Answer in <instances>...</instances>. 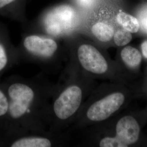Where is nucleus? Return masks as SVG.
<instances>
[{"mask_svg": "<svg viewBox=\"0 0 147 147\" xmlns=\"http://www.w3.org/2000/svg\"><path fill=\"white\" fill-rule=\"evenodd\" d=\"M0 83L9 101L7 124L0 139L24 132L49 131L50 105L56 83L42 71L30 78L12 75Z\"/></svg>", "mask_w": 147, "mask_h": 147, "instance_id": "obj_1", "label": "nucleus"}, {"mask_svg": "<svg viewBox=\"0 0 147 147\" xmlns=\"http://www.w3.org/2000/svg\"><path fill=\"white\" fill-rule=\"evenodd\" d=\"M79 69L70 61L63 68L50 105L49 131L68 130L81 109L84 88L79 76Z\"/></svg>", "mask_w": 147, "mask_h": 147, "instance_id": "obj_2", "label": "nucleus"}, {"mask_svg": "<svg viewBox=\"0 0 147 147\" xmlns=\"http://www.w3.org/2000/svg\"><path fill=\"white\" fill-rule=\"evenodd\" d=\"M17 50L20 62L37 64L45 73H57L69 61V55H65L56 38L50 36L27 34Z\"/></svg>", "mask_w": 147, "mask_h": 147, "instance_id": "obj_3", "label": "nucleus"}, {"mask_svg": "<svg viewBox=\"0 0 147 147\" xmlns=\"http://www.w3.org/2000/svg\"><path fill=\"white\" fill-rule=\"evenodd\" d=\"M69 129L62 132H24L0 140V147H64L69 141Z\"/></svg>", "mask_w": 147, "mask_h": 147, "instance_id": "obj_4", "label": "nucleus"}, {"mask_svg": "<svg viewBox=\"0 0 147 147\" xmlns=\"http://www.w3.org/2000/svg\"><path fill=\"white\" fill-rule=\"evenodd\" d=\"M69 58L77 68L92 75H102L109 69V64L104 55L89 44L82 43L71 47Z\"/></svg>", "mask_w": 147, "mask_h": 147, "instance_id": "obj_5", "label": "nucleus"}, {"mask_svg": "<svg viewBox=\"0 0 147 147\" xmlns=\"http://www.w3.org/2000/svg\"><path fill=\"white\" fill-rule=\"evenodd\" d=\"M124 100V96L121 93H112L94 100L84 112L78 114L73 123L78 125L84 121L90 123L105 121L121 107Z\"/></svg>", "mask_w": 147, "mask_h": 147, "instance_id": "obj_6", "label": "nucleus"}, {"mask_svg": "<svg viewBox=\"0 0 147 147\" xmlns=\"http://www.w3.org/2000/svg\"><path fill=\"white\" fill-rule=\"evenodd\" d=\"M20 62L18 50L11 43L5 27L0 24V80L4 74Z\"/></svg>", "mask_w": 147, "mask_h": 147, "instance_id": "obj_7", "label": "nucleus"}, {"mask_svg": "<svg viewBox=\"0 0 147 147\" xmlns=\"http://www.w3.org/2000/svg\"><path fill=\"white\" fill-rule=\"evenodd\" d=\"M116 137L126 146L134 144L138 139L140 126L131 116L121 118L116 126Z\"/></svg>", "mask_w": 147, "mask_h": 147, "instance_id": "obj_8", "label": "nucleus"}, {"mask_svg": "<svg viewBox=\"0 0 147 147\" xmlns=\"http://www.w3.org/2000/svg\"><path fill=\"white\" fill-rule=\"evenodd\" d=\"M91 32L98 40L106 42L110 41L114 35V29L109 24L99 21L91 27Z\"/></svg>", "mask_w": 147, "mask_h": 147, "instance_id": "obj_9", "label": "nucleus"}, {"mask_svg": "<svg viewBox=\"0 0 147 147\" xmlns=\"http://www.w3.org/2000/svg\"><path fill=\"white\" fill-rule=\"evenodd\" d=\"M121 57L126 65L131 68L136 67L142 60V56L140 51L135 47H126L121 52Z\"/></svg>", "mask_w": 147, "mask_h": 147, "instance_id": "obj_10", "label": "nucleus"}, {"mask_svg": "<svg viewBox=\"0 0 147 147\" xmlns=\"http://www.w3.org/2000/svg\"><path fill=\"white\" fill-rule=\"evenodd\" d=\"M117 21L124 29L131 33H136L140 27V21L136 18L124 12L118 14Z\"/></svg>", "mask_w": 147, "mask_h": 147, "instance_id": "obj_11", "label": "nucleus"}, {"mask_svg": "<svg viewBox=\"0 0 147 147\" xmlns=\"http://www.w3.org/2000/svg\"><path fill=\"white\" fill-rule=\"evenodd\" d=\"M9 101L5 90L0 83V134L5 129L8 116Z\"/></svg>", "mask_w": 147, "mask_h": 147, "instance_id": "obj_12", "label": "nucleus"}, {"mask_svg": "<svg viewBox=\"0 0 147 147\" xmlns=\"http://www.w3.org/2000/svg\"><path fill=\"white\" fill-rule=\"evenodd\" d=\"M113 38L117 45L119 47L125 46L131 42V33L125 29H121L116 32L113 35Z\"/></svg>", "mask_w": 147, "mask_h": 147, "instance_id": "obj_13", "label": "nucleus"}, {"mask_svg": "<svg viewBox=\"0 0 147 147\" xmlns=\"http://www.w3.org/2000/svg\"><path fill=\"white\" fill-rule=\"evenodd\" d=\"M100 147H126L127 146L124 144L119 140L117 137H105L101 139L99 142Z\"/></svg>", "mask_w": 147, "mask_h": 147, "instance_id": "obj_14", "label": "nucleus"}, {"mask_svg": "<svg viewBox=\"0 0 147 147\" xmlns=\"http://www.w3.org/2000/svg\"><path fill=\"white\" fill-rule=\"evenodd\" d=\"M140 19L142 28L147 32V8L142 10L140 15Z\"/></svg>", "mask_w": 147, "mask_h": 147, "instance_id": "obj_15", "label": "nucleus"}, {"mask_svg": "<svg viewBox=\"0 0 147 147\" xmlns=\"http://www.w3.org/2000/svg\"><path fill=\"white\" fill-rule=\"evenodd\" d=\"M16 0H0V11L6 9L15 3Z\"/></svg>", "mask_w": 147, "mask_h": 147, "instance_id": "obj_16", "label": "nucleus"}, {"mask_svg": "<svg viewBox=\"0 0 147 147\" xmlns=\"http://www.w3.org/2000/svg\"><path fill=\"white\" fill-rule=\"evenodd\" d=\"M142 51L143 56L147 58V40L142 43Z\"/></svg>", "mask_w": 147, "mask_h": 147, "instance_id": "obj_17", "label": "nucleus"}]
</instances>
